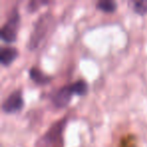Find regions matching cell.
Listing matches in <instances>:
<instances>
[{
	"label": "cell",
	"instance_id": "obj_1",
	"mask_svg": "<svg viewBox=\"0 0 147 147\" xmlns=\"http://www.w3.org/2000/svg\"><path fill=\"white\" fill-rule=\"evenodd\" d=\"M67 119L63 118L55 122L49 129L38 139L35 147H63V131Z\"/></svg>",
	"mask_w": 147,
	"mask_h": 147
},
{
	"label": "cell",
	"instance_id": "obj_2",
	"mask_svg": "<svg viewBox=\"0 0 147 147\" xmlns=\"http://www.w3.org/2000/svg\"><path fill=\"white\" fill-rule=\"evenodd\" d=\"M53 21V16L49 12H45L37 18V20L33 24V28L29 35L27 47L30 51L35 49L42 41L45 36L49 31V25Z\"/></svg>",
	"mask_w": 147,
	"mask_h": 147
},
{
	"label": "cell",
	"instance_id": "obj_3",
	"mask_svg": "<svg viewBox=\"0 0 147 147\" xmlns=\"http://www.w3.org/2000/svg\"><path fill=\"white\" fill-rule=\"evenodd\" d=\"M19 21H20V17H19L18 9L17 7H13L7 17L6 22L1 27L0 37L2 40H4L5 42H13L16 39Z\"/></svg>",
	"mask_w": 147,
	"mask_h": 147
},
{
	"label": "cell",
	"instance_id": "obj_4",
	"mask_svg": "<svg viewBox=\"0 0 147 147\" xmlns=\"http://www.w3.org/2000/svg\"><path fill=\"white\" fill-rule=\"evenodd\" d=\"M23 107V98L21 91L16 90L14 92L11 93L9 96L4 100L2 104V110L5 113L8 114H12V113H16Z\"/></svg>",
	"mask_w": 147,
	"mask_h": 147
},
{
	"label": "cell",
	"instance_id": "obj_5",
	"mask_svg": "<svg viewBox=\"0 0 147 147\" xmlns=\"http://www.w3.org/2000/svg\"><path fill=\"white\" fill-rule=\"evenodd\" d=\"M74 94L75 93H74L73 88H71V85L69 84L59 89L53 94V96L51 97V100H53V103L55 107H57V108H63V107H65L69 104V102L71 99V96Z\"/></svg>",
	"mask_w": 147,
	"mask_h": 147
},
{
	"label": "cell",
	"instance_id": "obj_6",
	"mask_svg": "<svg viewBox=\"0 0 147 147\" xmlns=\"http://www.w3.org/2000/svg\"><path fill=\"white\" fill-rule=\"evenodd\" d=\"M18 55V51L12 47H3L0 49V63L3 65H9Z\"/></svg>",
	"mask_w": 147,
	"mask_h": 147
},
{
	"label": "cell",
	"instance_id": "obj_7",
	"mask_svg": "<svg viewBox=\"0 0 147 147\" xmlns=\"http://www.w3.org/2000/svg\"><path fill=\"white\" fill-rule=\"evenodd\" d=\"M29 77L30 79L35 82L36 84H39V85H45V84H47V83L51 82V77L45 75V73L38 69L37 67H30L29 69Z\"/></svg>",
	"mask_w": 147,
	"mask_h": 147
},
{
	"label": "cell",
	"instance_id": "obj_8",
	"mask_svg": "<svg viewBox=\"0 0 147 147\" xmlns=\"http://www.w3.org/2000/svg\"><path fill=\"white\" fill-rule=\"evenodd\" d=\"M96 7L105 12H113L116 10L117 3L113 0H100L97 2Z\"/></svg>",
	"mask_w": 147,
	"mask_h": 147
},
{
	"label": "cell",
	"instance_id": "obj_9",
	"mask_svg": "<svg viewBox=\"0 0 147 147\" xmlns=\"http://www.w3.org/2000/svg\"><path fill=\"white\" fill-rule=\"evenodd\" d=\"M71 88H73L74 93L79 96H85L88 93V84L84 80H78L77 82L73 83Z\"/></svg>",
	"mask_w": 147,
	"mask_h": 147
},
{
	"label": "cell",
	"instance_id": "obj_10",
	"mask_svg": "<svg viewBox=\"0 0 147 147\" xmlns=\"http://www.w3.org/2000/svg\"><path fill=\"white\" fill-rule=\"evenodd\" d=\"M133 9L136 13L144 15L147 13V0H138L133 3Z\"/></svg>",
	"mask_w": 147,
	"mask_h": 147
},
{
	"label": "cell",
	"instance_id": "obj_11",
	"mask_svg": "<svg viewBox=\"0 0 147 147\" xmlns=\"http://www.w3.org/2000/svg\"><path fill=\"white\" fill-rule=\"evenodd\" d=\"M47 1H40V0H31L29 1L28 4H27V10L29 12H34L35 10L39 8V6L41 5H45V4H47Z\"/></svg>",
	"mask_w": 147,
	"mask_h": 147
}]
</instances>
